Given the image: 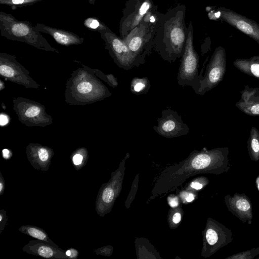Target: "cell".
<instances>
[{
    "mask_svg": "<svg viewBox=\"0 0 259 259\" xmlns=\"http://www.w3.org/2000/svg\"><path fill=\"white\" fill-rule=\"evenodd\" d=\"M257 259H259V257H258L257 258Z\"/></svg>",
    "mask_w": 259,
    "mask_h": 259,
    "instance_id": "36",
    "label": "cell"
},
{
    "mask_svg": "<svg viewBox=\"0 0 259 259\" xmlns=\"http://www.w3.org/2000/svg\"><path fill=\"white\" fill-rule=\"evenodd\" d=\"M40 112V109L38 107L32 106L26 110L25 115L27 117H33L38 115Z\"/></svg>",
    "mask_w": 259,
    "mask_h": 259,
    "instance_id": "21",
    "label": "cell"
},
{
    "mask_svg": "<svg viewBox=\"0 0 259 259\" xmlns=\"http://www.w3.org/2000/svg\"><path fill=\"white\" fill-rule=\"evenodd\" d=\"M77 90L80 94H87L92 90V85L89 82H82L77 85Z\"/></svg>",
    "mask_w": 259,
    "mask_h": 259,
    "instance_id": "17",
    "label": "cell"
},
{
    "mask_svg": "<svg viewBox=\"0 0 259 259\" xmlns=\"http://www.w3.org/2000/svg\"><path fill=\"white\" fill-rule=\"evenodd\" d=\"M168 202L169 205L171 207L177 206L178 204V201L177 197L175 198H168Z\"/></svg>",
    "mask_w": 259,
    "mask_h": 259,
    "instance_id": "26",
    "label": "cell"
},
{
    "mask_svg": "<svg viewBox=\"0 0 259 259\" xmlns=\"http://www.w3.org/2000/svg\"><path fill=\"white\" fill-rule=\"evenodd\" d=\"M82 160V156L80 154H76L73 157V163L75 165H78L81 163Z\"/></svg>",
    "mask_w": 259,
    "mask_h": 259,
    "instance_id": "23",
    "label": "cell"
},
{
    "mask_svg": "<svg viewBox=\"0 0 259 259\" xmlns=\"http://www.w3.org/2000/svg\"><path fill=\"white\" fill-rule=\"evenodd\" d=\"M191 186L195 189H196V190H199V189H200L202 188V185L199 183H198V182H193L191 184Z\"/></svg>",
    "mask_w": 259,
    "mask_h": 259,
    "instance_id": "28",
    "label": "cell"
},
{
    "mask_svg": "<svg viewBox=\"0 0 259 259\" xmlns=\"http://www.w3.org/2000/svg\"><path fill=\"white\" fill-rule=\"evenodd\" d=\"M0 73L2 76L8 78H12L15 74L14 70L10 66L6 65H1Z\"/></svg>",
    "mask_w": 259,
    "mask_h": 259,
    "instance_id": "16",
    "label": "cell"
},
{
    "mask_svg": "<svg viewBox=\"0 0 259 259\" xmlns=\"http://www.w3.org/2000/svg\"><path fill=\"white\" fill-rule=\"evenodd\" d=\"M255 184L257 189L259 191V176L257 177L255 181Z\"/></svg>",
    "mask_w": 259,
    "mask_h": 259,
    "instance_id": "32",
    "label": "cell"
},
{
    "mask_svg": "<svg viewBox=\"0 0 259 259\" xmlns=\"http://www.w3.org/2000/svg\"><path fill=\"white\" fill-rule=\"evenodd\" d=\"M158 124L153 126V129L159 135L166 137L172 138L188 134V126L183 122L178 113L169 108L163 110L161 116L157 118Z\"/></svg>",
    "mask_w": 259,
    "mask_h": 259,
    "instance_id": "3",
    "label": "cell"
},
{
    "mask_svg": "<svg viewBox=\"0 0 259 259\" xmlns=\"http://www.w3.org/2000/svg\"><path fill=\"white\" fill-rule=\"evenodd\" d=\"M67 255L69 256L71 255V252L70 250H67L66 252Z\"/></svg>",
    "mask_w": 259,
    "mask_h": 259,
    "instance_id": "33",
    "label": "cell"
},
{
    "mask_svg": "<svg viewBox=\"0 0 259 259\" xmlns=\"http://www.w3.org/2000/svg\"><path fill=\"white\" fill-rule=\"evenodd\" d=\"M38 253L40 256L45 257H50L53 255L52 249L46 246L39 247L38 249Z\"/></svg>",
    "mask_w": 259,
    "mask_h": 259,
    "instance_id": "20",
    "label": "cell"
},
{
    "mask_svg": "<svg viewBox=\"0 0 259 259\" xmlns=\"http://www.w3.org/2000/svg\"><path fill=\"white\" fill-rule=\"evenodd\" d=\"M53 36L58 42L62 45H67L72 42L71 39L68 36L62 33L55 32Z\"/></svg>",
    "mask_w": 259,
    "mask_h": 259,
    "instance_id": "15",
    "label": "cell"
},
{
    "mask_svg": "<svg viewBox=\"0 0 259 259\" xmlns=\"http://www.w3.org/2000/svg\"><path fill=\"white\" fill-rule=\"evenodd\" d=\"M211 223V226L206 231L205 239L214 252L231 243L233 234L226 226L217 222Z\"/></svg>",
    "mask_w": 259,
    "mask_h": 259,
    "instance_id": "7",
    "label": "cell"
},
{
    "mask_svg": "<svg viewBox=\"0 0 259 259\" xmlns=\"http://www.w3.org/2000/svg\"><path fill=\"white\" fill-rule=\"evenodd\" d=\"M91 21L89 23V26L90 28L95 29L97 28L99 25V22L95 19H90Z\"/></svg>",
    "mask_w": 259,
    "mask_h": 259,
    "instance_id": "25",
    "label": "cell"
},
{
    "mask_svg": "<svg viewBox=\"0 0 259 259\" xmlns=\"http://www.w3.org/2000/svg\"><path fill=\"white\" fill-rule=\"evenodd\" d=\"M233 65L242 72L248 75L259 78V56L249 58L237 59Z\"/></svg>",
    "mask_w": 259,
    "mask_h": 259,
    "instance_id": "10",
    "label": "cell"
},
{
    "mask_svg": "<svg viewBox=\"0 0 259 259\" xmlns=\"http://www.w3.org/2000/svg\"><path fill=\"white\" fill-rule=\"evenodd\" d=\"M3 156L4 157H5L6 158H7L9 157V151L8 149H4L3 150Z\"/></svg>",
    "mask_w": 259,
    "mask_h": 259,
    "instance_id": "29",
    "label": "cell"
},
{
    "mask_svg": "<svg viewBox=\"0 0 259 259\" xmlns=\"http://www.w3.org/2000/svg\"><path fill=\"white\" fill-rule=\"evenodd\" d=\"M221 18L259 44V24L236 12L224 7L218 8Z\"/></svg>",
    "mask_w": 259,
    "mask_h": 259,
    "instance_id": "5",
    "label": "cell"
},
{
    "mask_svg": "<svg viewBox=\"0 0 259 259\" xmlns=\"http://www.w3.org/2000/svg\"><path fill=\"white\" fill-rule=\"evenodd\" d=\"M2 215H1V220H0L1 221L2 220Z\"/></svg>",
    "mask_w": 259,
    "mask_h": 259,
    "instance_id": "35",
    "label": "cell"
},
{
    "mask_svg": "<svg viewBox=\"0 0 259 259\" xmlns=\"http://www.w3.org/2000/svg\"><path fill=\"white\" fill-rule=\"evenodd\" d=\"M9 120L6 115L2 114L0 116V124L2 126L6 125L8 123Z\"/></svg>",
    "mask_w": 259,
    "mask_h": 259,
    "instance_id": "24",
    "label": "cell"
},
{
    "mask_svg": "<svg viewBox=\"0 0 259 259\" xmlns=\"http://www.w3.org/2000/svg\"><path fill=\"white\" fill-rule=\"evenodd\" d=\"M240 93L241 98L236 107L248 115H259V88L245 85Z\"/></svg>",
    "mask_w": 259,
    "mask_h": 259,
    "instance_id": "8",
    "label": "cell"
},
{
    "mask_svg": "<svg viewBox=\"0 0 259 259\" xmlns=\"http://www.w3.org/2000/svg\"><path fill=\"white\" fill-rule=\"evenodd\" d=\"M38 154L40 160L42 161H46L48 159L49 153L48 151L46 149H40L38 151Z\"/></svg>",
    "mask_w": 259,
    "mask_h": 259,
    "instance_id": "22",
    "label": "cell"
},
{
    "mask_svg": "<svg viewBox=\"0 0 259 259\" xmlns=\"http://www.w3.org/2000/svg\"><path fill=\"white\" fill-rule=\"evenodd\" d=\"M181 216L180 213H176L172 218V221L174 223L177 224L181 221Z\"/></svg>",
    "mask_w": 259,
    "mask_h": 259,
    "instance_id": "27",
    "label": "cell"
},
{
    "mask_svg": "<svg viewBox=\"0 0 259 259\" xmlns=\"http://www.w3.org/2000/svg\"><path fill=\"white\" fill-rule=\"evenodd\" d=\"M247 147L250 159L254 161L259 160V131L252 127L247 142Z\"/></svg>",
    "mask_w": 259,
    "mask_h": 259,
    "instance_id": "11",
    "label": "cell"
},
{
    "mask_svg": "<svg viewBox=\"0 0 259 259\" xmlns=\"http://www.w3.org/2000/svg\"><path fill=\"white\" fill-rule=\"evenodd\" d=\"M12 31L14 35L17 36H22L28 33L29 28L25 24L17 23L12 26Z\"/></svg>",
    "mask_w": 259,
    "mask_h": 259,
    "instance_id": "14",
    "label": "cell"
},
{
    "mask_svg": "<svg viewBox=\"0 0 259 259\" xmlns=\"http://www.w3.org/2000/svg\"><path fill=\"white\" fill-rule=\"evenodd\" d=\"M114 197V192L111 188H106L103 191L102 199L106 203L111 202Z\"/></svg>",
    "mask_w": 259,
    "mask_h": 259,
    "instance_id": "19",
    "label": "cell"
},
{
    "mask_svg": "<svg viewBox=\"0 0 259 259\" xmlns=\"http://www.w3.org/2000/svg\"><path fill=\"white\" fill-rule=\"evenodd\" d=\"M259 254V247L232 254L225 259H253Z\"/></svg>",
    "mask_w": 259,
    "mask_h": 259,
    "instance_id": "13",
    "label": "cell"
},
{
    "mask_svg": "<svg viewBox=\"0 0 259 259\" xmlns=\"http://www.w3.org/2000/svg\"><path fill=\"white\" fill-rule=\"evenodd\" d=\"M225 203L228 210L243 223L251 224L252 206L250 198L244 193H235L233 196L227 194Z\"/></svg>",
    "mask_w": 259,
    "mask_h": 259,
    "instance_id": "6",
    "label": "cell"
},
{
    "mask_svg": "<svg viewBox=\"0 0 259 259\" xmlns=\"http://www.w3.org/2000/svg\"><path fill=\"white\" fill-rule=\"evenodd\" d=\"M189 28L177 79L179 85L190 86L196 93L203 77L198 74L199 57L193 46L191 23Z\"/></svg>",
    "mask_w": 259,
    "mask_h": 259,
    "instance_id": "1",
    "label": "cell"
},
{
    "mask_svg": "<svg viewBox=\"0 0 259 259\" xmlns=\"http://www.w3.org/2000/svg\"><path fill=\"white\" fill-rule=\"evenodd\" d=\"M186 199L187 201L191 202L194 199V196L192 194H189Z\"/></svg>",
    "mask_w": 259,
    "mask_h": 259,
    "instance_id": "30",
    "label": "cell"
},
{
    "mask_svg": "<svg viewBox=\"0 0 259 259\" xmlns=\"http://www.w3.org/2000/svg\"><path fill=\"white\" fill-rule=\"evenodd\" d=\"M152 7V4L150 0H145L136 9L135 11L127 16L123 22V27L125 31L132 30L137 26L140 24L142 21L144 17L149 12Z\"/></svg>",
    "mask_w": 259,
    "mask_h": 259,
    "instance_id": "9",
    "label": "cell"
},
{
    "mask_svg": "<svg viewBox=\"0 0 259 259\" xmlns=\"http://www.w3.org/2000/svg\"><path fill=\"white\" fill-rule=\"evenodd\" d=\"M27 232L30 236L34 238L42 240L46 239V234L38 229L30 228L28 229Z\"/></svg>",
    "mask_w": 259,
    "mask_h": 259,
    "instance_id": "18",
    "label": "cell"
},
{
    "mask_svg": "<svg viewBox=\"0 0 259 259\" xmlns=\"http://www.w3.org/2000/svg\"><path fill=\"white\" fill-rule=\"evenodd\" d=\"M148 24L143 21L123 39L130 52L141 64L144 63V60L149 51L147 44L150 35Z\"/></svg>",
    "mask_w": 259,
    "mask_h": 259,
    "instance_id": "4",
    "label": "cell"
},
{
    "mask_svg": "<svg viewBox=\"0 0 259 259\" xmlns=\"http://www.w3.org/2000/svg\"><path fill=\"white\" fill-rule=\"evenodd\" d=\"M226 64L225 50L221 46L218 47L211 56L196 94L203 95L215 87L223 79L226 72Z\"/></svg>",
    "mask_w": 259,
    "mask_h": 259,
    "instance_id": "2",
    "label": "cell"
},
{
    "mask_svg": "<svg viewBox=\"0 0 259 259\" xmlns=\"http://www.w3.org/2000/svg\"><path fill=\"white\" fill-rule=\"evenodd\" d=\"M150 88L148 79L146 77L134 78L131 82V91L135 94H141L148 92Z\"/></svg>",
    "mask_w": 259,
    "mask_h": 259,
    "instance_id": "12",
    "label": "cell"
},
{
    "mask_svg": "<svg viewBox=\"0 0 259 259\" xmlns=\"http://www.w3.org/2000/svg\"><path fill=\"white\" fill-rule=\"evenodd\" d=\"M14 4H21L24 2V0H12Z\"/></svg>",
    "mask_w": 259,
    "mask_h": 259,
    "instance_id": "31",
    "label": "cell"
},
{
    "mask_svg": "<svg viewBox=\"0 0 259 259\" xmlns=\"http://www.w3.org/2000/svg\"><path fill=\"white\" fill-rule=\"evenodd\" d=\"M3 190V184L2 183H0V191H2Z\"/></svg>",
    "mask_w": 259,
    "mask_h": 259,
    "instance_id": "34",
    "label": "cell"
}]
</instances>
